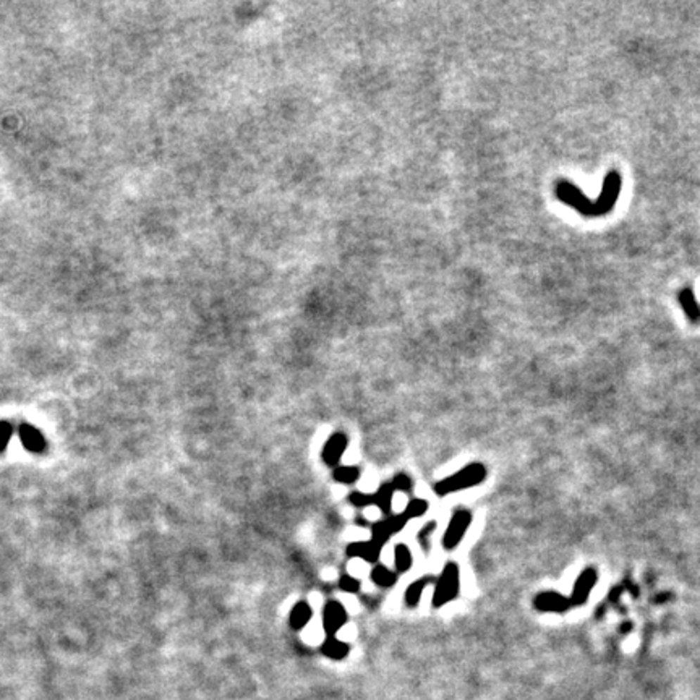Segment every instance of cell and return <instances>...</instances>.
<instances>
[{
	"mask_svg": "<svg viewBox=\"0 0 700 700\" xmlns=\"http://www.w3.org/2000/svg\"><path fill=\"white\" fill-rule=\"evenodd\" d=\"M15 431L13 424H10L8 420H0V454L5 452L10 440H12Z\"/></svg>",
	"mask_w": 700,
	"mask_h": 700,
	"instance_id": "obj_23",
	"label": "cell"
},
{
	"mask_svg": "<svg viewBox=\"0 0 700 700\" xmlns=\"http://www.w3.org/2000/svg\"><path fill=\"white\" fill-rule=\"evenodd\" d=\"M384 521H386L389 530H391L393 535H395V533H399V532H402L404 528H405V526H407V523H409V519L404 516V512H400V514L388 516Z\"/></svg>",
	"mask_w": 700,
	"mask_h": 700,
	"instance_id": "obj_24",
	"label": "cell"
},
{
	"mask_svg": "<svg viewBox=\"0 0 700 700\" xmlns=\"http://www.w3.org/2000/svg\"><path fill=\"white\" fill-rule=\"evenodd\" d=\"M383 547H379L378 543L373 542V540H365V542H354L347 547L345 553L349 558H360L367 563L378 564L379 558H381Z\"/></svg>",
	"mask_w": 700,
	"mask_h": 700,
	"instance_id": "obj_10",
	"label": "cell"
},
{
	"mask_svg": "<svg viewBox=\"0 0 700 700\" xmlns=\"http://www.w3.org/2000/svg\"><path fill=\"white\" fill-rule=\"evenodd\" d=\"M486 475H488V470H486L482 462H470L461 470H457V472L436 482L433 490H435L436 496H447L457 493V491L482 485L486 480Z\"/></svg>",
	"mask_w": 700,
	"mask_h": 700,
	"instance_id": "obj_2",
	"label": "cell"
},
{
	"mask_svg": "<svg viewBox=\"0 0 700 700\" xmlns=\"http://www.w3.org/2000/svg\"><path fill=\"white\" fill-rule=\"evenodd\" d=\"M349 503L357 507V509H365L368 506H373V498L371 495L362 493V491H352L349 495Z\"/></svg>",
	"mask_w": 700,
	"mask_h": 700,
	"instance_id": "obj_25",
	"label": "cell"
},
{
	"mask_svg": "<svg viewBox=\"0 0 700 700\" xmlns=\"http://www.w3.org/2000/svg\"><path fill=\"white\" fill-rule=\"evenodd\" d=\"M391 537H393V533H391V530H389L388 523H386V521H384V519L383 521H378V522H375L371 526V538L370 540H373V542L378 543L379 547H384V545H386L389 542V538H391Z\"/></svg>",
	"mask_w": 700,
	"mask_h": 700,
	"instance_id": "obj_20",
	"label": "cell"
},
{
	"mask_svg": "<svg viewBox=\"0 0 700 700\" xmlns=\"http://www.w3.org/2000/svg\"><path fill=\"white\" fill-rule=\"evenodd\" d=\"M349 614L345 606L338 600H329L323 606V629L328 635H336L345 626Z\"/></svg>",
	"mask_w": 700,
	"mask_h": 700,
	"instance_id": "obj_7",
	"label": "cell"
},
{
	"mask_svg": "<svg viewBox=\"0 0 700 700\" xmlns=\"http://www.w3.org/2000/svg\"><path fill=\"white\" fill-rule=\"evenodd\" d=\"M621 175L618 172H610L605 177L602 195L597 201H590L589 198L582 195V191L568 180H559L554 186V193L566 205L574 208L585 217H598L613 211L616 205L619 191H621Z\"/></svg>",
	"mask_w": 700,
	"mask_h": 700,
	"instance_id": "obj_1",
	"label": "cell"
},
{
	"mask_svg": "<svg viewBox=\"0 0 700 700\" xmlns=\"http://www.w3.org/2000/svg\"><path fill=\"white\" fill-rule=\"evenodd\" d=\"M470 523H472V512L466 507H459L452 512L451 519L446 527L445 535H443V548L447 552L456 549L466 537Z\"/></svg>",
	"mask_w": 700,
	"mask_h": 700,
	"instance_id": "obj_4",
	"label": "cell"
},
{
	"mask_svg": "<svg viewBox=\"0 0 700 700\" xmlns=\"http://www.w3.org/2000/svg\"><path fill=\"white\" fill-rule=\"evenodd\" d=\"M430 509V504H428V501L424 499V498H414V499H410L407 506H405V509H404V516L407 517V519H416V517H421V516H425L426 512H428Z\"/></svg>",
	"mask_w": 700,
	"mask_h": 700,
	"instance_id": "obj_19",
	"label": "cell"
},
{
	"mask_svg": "<svg viewBox=\"0 0 700 700\" xmlns=\"http://www.w3.org/2000/svg\"><path fill=\"white\" fill-rule=\"evenodd\" d=\"M322 651L324 656H328L331 660H342L349 655L350 647L339 640L336 635H328L322 645Z\"/></svg>",
	"mask_w": 700,
	"mask_h": 700,
	"instance_id": "obj_14",
	"label": "cell"
},
{
	"mask_svg": "<svg viewBox=\"0 0 700 700\" xmlns=\"http://www.w3.org/2000/svg\"><path fill=\"white\" fill-rule=\"evenodd\" d=\"M680 303L684 310V313L687 314V318L691 319L692 323L700 322V305L696 300V295L691 288H684L680 293Z\"/></svg>",
	"mask_w": 700,
	"mask_h": 700,
	"instance_id": "obj_17",
	"label": "cell"
},
{
	"mask_svg": "<svg viewBox=\"0 0 700 700\" xmlns=\"http://www.w3.org/2000/svg\"><path fill=\"white\" fill-rule=\"evenodd\" d=\"M312 618H313V608L310 606L308 602L302 600L293 605L291 614H288V626H291L293 630H302Z\"/></svg>",
	"mask_w": 700,
	"mask_h": 700,
	"instance_id": "obj_11",
	"label": "cell"
},
{
	"mask_svg": "<svg viewBox=\"0 0 700 700\" xmlns=\"http://www.w3.org/2000/svg\"><path fill=\"white\" fill-rule=\"evenodd\" d=\"M347 446H349V438H347L345 433H334V435H331L322 451L323 462L329 467H338Z\"/></svg>",
	"mask_w": 700,
	"mask_h": 700,
	"instance_id": "obj_8",
	"label": "cell"
},
{
	"mask_svg": "<svg viewBox=\"0 0 700 700\" xmlns=\"http://www.w3.org/2000/svg\"><path fill=\"white\" fill-rule=\"evenodd\" d=\"M394 493L395 491L393 490V486L389 482L386 483H381L379 485V488L375 491V493L371 495V498H373V506H376L379 511L383 512L384 516H391L393 514V499H394Z\"/></svg>",
	"mask_w": 700,
	"mask_h": 700,
	"instance_id": "obj_12",
	"label": "cell"
},
{
	"mask_svg": "<svg viewBox=\"0 0 700 700\" xmlns=\"http://www.w3.org/2000/svg\"><path fill=\"white\" fill-rule=\"evenodd\" d=\"M360 469L357 466H338L334 467L333 478L342 485H354L360 478Z\"/></svg>",
	"mask_w": 700,
	"mask_h": 700,
	"instance_id": "obj_18",
	"label": "cell"
},
{
	"mask_svg": "<svg viewBox=\"0 0 700 700\" xmlns=\"http://www.w3.org/2000/svg\"><path fill=\"white\" fill-rule=\"evenodd\" d=\"M597 582H598V571L595 568L589 566V568L582 569V573L577 575L574 587H573V592H571V595H569L571 605L573 606L585 605V603L589 602L592 590L595 589Z\"/></svg>",
	"mask_w": 700,
	"mask_h": 700,
	"instance_id": "obj_5",
	"label": "cell"
},
{
	"mask_svg": "<svg viewBox=\"0 0 700 700\" xmlns=\"http://www.w3.org/2000/svg\"><path fill=\"white\" fill-rule=\"evenodd\" d=\"M436 527H438L436 521H430L428 523H425V526L420 528L419 535H416V540H419L420 547H421V549H424V552H430L431 538H433V535H435Z\"/></svg>",
	"mask_w": 700,
	"mask_h": 700,
	"instance_id": "obj_21",
	"label": "cell"
},
{
	"mask_svg": "<svg viewBox=\"0 0 700 700\" xmlns=\"http://www.w3.org/2000/svg\"><path fill=\"white\" fill-rule=\"evenodd\" d=\"M414 564L412 552L405 543H397L394 547V566H395V574H405L409 573L410 568Z\"/></svg>",
	"mask_w": 700,
	"mask_h": 700,
	"instance_id": "obj_15",
	"label": "cell"
},
{
	"mask_svg": "<svg viewBox=\"0 0 700 700\" xmlns=\"http://www.w3.org/2000/svg\"><path fill=\"white\" fill-rule=\"evenodd\" d=\"M18 438H20L23 447L28 449L30 452H34V454L46 452V449H47L46 436L42 435V431L37 430L34 425L20 424L18 425Z\"/></svg>",
	"mask_w": 700,
	"mask_h": 700,
	"instance_id": "obj_9",
	"label": "cell"
},
{
	"mask_svg": "<svg viewBox=\"0 0 700 700\" xmlns=\"http://www.w3.org/2000/svg\"><path fill=\"white\" fill-rule=\"evenodd\" d=\"M391 486L394 491H402V493H410L414 490V480L410 478V475L400 472L395 473L391 482Z\"/></svg>",
	"mask_w": 700,
	"mask_h": 700,
	"instance_id": "obj_22",
	"label": "cell"
},
{
	"mask_svg": "<svg viewBox=\"0 0 700 700\" xmlns=\"http://www.w3.org/2000/svg\"><path fill=\"white\" fill-rule=\"evenodd\" d=\"M533 606L540 613L553 614H563L573 608L569 597H566L556 590H545L537 593L535 598H533Z\"/></svg>",
	"mask_w": 700,
	"mask_h": 700,
	"instance_id": "obj_6",
	"label": "cell"
},
{
	"mask_svg": "<svg viewBox=\"0 0 700 700\" xmlns=\"http://www.w3.org/2000/svg\"><path fill=\"white\" fill-rule=\"evenodd\" d=\"M435 580L433 577L430 575H425V577H421V579H416L414 580L412 584H410L407 589H405V593H404V603H405V606H409V608H416L420 605V600H421V595H424V592L426 587H428L431 582Z\"/></svg>",
	"mask_w": 700,
	"mask_h": 700,
	"instance_id": "obj_13",
	"label": "cell"
},
{
	"mask_svg": "<svg viewBox=\"0 0 700 700\" xmlns=\"http://www.w3.org/2000/svg\"><path fill=\"white\" fill-rule=\"evenodd\" d=\"M339 589L345 593H357L360 590V580L350 574H344L339 579Z\"/></svg>",
	"mask_w": 700,
	"mask_h": 700,
	"instance_id": "obj_26",
	"label": "cell"
},
{
	"mask_svg": "<svg viewBox=\"0 0 700 700\" xmlns=\"http://www.w3.org/2000/svg\"><path fill=\"white\" fill-rule=\"evenodd\" d=\"M459 592H461V568L454 561H449L435 582V592L431 598L433 608L446 606L447 603L456 600Z\"/></svg>",
	"mask_w": 700,
	"mask_h": 700,
	"instance_id": "obj_3",
	"label": "cell"
},
{
	"mask_svg": "<svg viewBox=\"0 0 700 700\" xmlns=\"http://www.w3.org/2000/svg\"><path fill=\"white\" fill-rule=\"evenodd\" d=\"M370 577L373 584L381 587V589H393V587L397 584V574L383 564H375V568H373L370 573Z\"/></svg>",
	"mask_w": 700,
	"mask_h": 700,
	"instance_id": "obj_16",
	"label": "cell"
}]
</instances>
